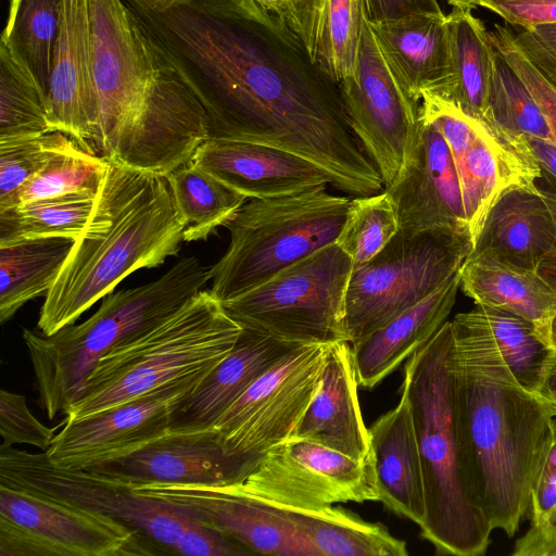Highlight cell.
<instances>
[{"label":"cell","mask_w":556,"mask_h":556,"mask_svg":"<svg viewBox=\"0 0 556 556\" xmlns=\"http://www.w3.org/2000/svg\"><path fill=\"white\" fill-rule=\"evenodd\" d=\"M232 484L287 509L317 510L336 503L379 502L374 456L356 460L295 437L275 445L242 482Z\"/></svg>","instance_id":"15"},{"label":"cell","mask_w":556,"mask_h":556,"mask_svg":"<svg viewBox=\"0 0 556 556\" xmlns=\"http://www.w3.org/2000/svg\"><path fill=\"white\" fill-rule=\"evenodd\" d=\"M390 70L416 101L425 91L441 92L452 78L446 15L417 13L369 22Z\"/></svg>","instance_id":"25"},{"label":"cell","mask_w":556,"mask_h":556,"mask_svg":"<svg viewBox=\"0 0 556 556\" xmlns=\"http://www.w3.org/2000/svg\"><path fill=\"white\" fill-rule=\"evenodd\" d=\"M300 343L241 328L227 356L174 406L169 429L199 431L213 428L232 403L261 376Z\"/></svg>","instance_id":"22"},{"label":"cell","mask_w":556,"mask_h":556,"mask_svg":"<svg viewBox=\"0 0 556 556\" xmlns=\"http://www.w3.org/2000/svg\"><path fill=\"white\" fill-rule=\"evenodd\" d=\"M453 329L445 321L407 359L401 387L409 401L421 458L426 517L420 535L438 555L478 556L492 527L473 491L454 396Z\"/></svg>","instance_id":"5"},{"label":"cell","mask_w":556,"mask_h":556,"mask_svg":"<svg viewBox=\"0 0 556 556\" xmlns=\"http://www.w3.org/2000/svg\"><path fill=\"white\" fill-rule=\"evenodd\" d=\"M211 267L195 256H182L159 279L112 292L97 312L78 325L46 336L23 329L39 405L54 419L76 402L99 361L119 342L172 316L211 279Z\"/></svg>","instance_id":"6"},{"label":"cell","mask_w":556,"mask_h":556,"mask_svg":"<svg viewBox=\"0 0 556 556\" xmlns=\"http://www.w3.org/2000/svg\"><path fill=\"white\" fill-rule=\"evenodd\" d=\"M526 56L556 83V23L513 31Z\"/></svg>","instance_id":"47"},{"label":"cell","mask_w":556,"mask_h":556,"mask_svg":"<svg viewBox=\"0 0 556 556\" xmlns=\"http://www.w3.org/2000/svg\"><path fill=\"white\" fill-rule=\"evenodd\" d=\"M199 383H172L64 422L46 454L52 464L67 469H91L131 454L169 429L174 406Z\"/></svg>","instance_id":"17"},{"label":"cell","mask_w":556,"mask_h":556,"mask_svg":"<svg viewBox=\"0 0 556 556\" xmlns=\"http://www.w3.org/2000/svg\"><path fill=\"white\" fill-rule=\"evenodd\" d=\"M358 386L352 345L348 341L331 343L320 386L292 437L319 443L356 460L371 457Z\"/></svg>","instance_id":"23"},{"label":"cell","mask_w":556,"mask_h":556,"mask_svg":"<svg viewBox=\"0 0 556 556\" xmlns=\"http://www.w3.org/2000/svg\"><path fill=\"white\" fill-rule=\"evenodd\" d=\"M489 112L494 125L513 137L555 141L548 123L528 87L495 49L489 89Z\"/></svg>","instance_id":"39"},{"label":"cell","mask_w":556,"mask_h":556,"mask_svg":"<svg viewBox=\"0 0 556 556\" xmlns=\"http://www.w3.org/2000/svg\"><path fill=\"white\" fill-rule=\"evenodd\" d=\"M0 484L111 516L172 554L197 523L177 507L136 492L128 481L89 469L59 467L45 451L29 453L1 444Z\"/></svg>","instance_id":"13"},{"label":"cell","mask_w":556,"mask_h":556,"mask_svg":"<svg viewBox=\"0 0 556 556\" xmlns=\"http://www.w3.org/2000/svg\"><path fill=\"white\" fill-rule=\"evenodd\" d=\"M338 86L348 122L389 188L417 144L420 104L405 92L390 70L367 16L354 72Z\"/></svg>","instance_id":"14"},{"label":"cell","mask_w":556,"mask_h":556,"mask_svg":"<svg viewBox=\"0 0 556 556\" xmlns=\"http://www.w3.org/2000/svg\"><path fill=\"white\" fill-rule=\"evenodd\" d=\"M98 127L109 163L166 177L210 138L204 108L123 0H89Z\"/></svg>","instance_id":"2"},{"label":"cell","mask_w":556,"mask_h":556,"mask_svg":"<svg viewBox=\"0 0 556 556\" xmlns=\"http://www.w3.org/2000/svg\"><path fill=\"white\" fill-rule=\"evenodd\" d=\"M555 235L552 213L540 190L515 189L492 207L473 251L535 270Z\"/></svg>","instance_id":"28"},{"label":"cell","mask_w":556,"mask_h":556,"mask_svg":"<svg viewBox=\"0 0 556 556\" xmlns=\"http://www.w3.org/2000/svg\"><path fill=\"white\" fill-rule=\"evenodd\" d=\"M400 230L395 205L388 192L351 200L337 244L353 269L372 260Z\"/></svg>","instance_id":"41"},{"label":"cell","mask_w":556,"mask_h":556,"mask_svg":"<svg viewBox=\"0 0 556 556\" xmlns=\"http://www.w3.org/2000/svg\"><path fill=\"white\" fill-rule=\"evenodd\" d=\"M530 527L520 536L514 556H556V417L553 442L531 493Z\"/></svg>","instance_id":"42"},{"label":"cell","mask_w":556,"mask_h":556,"mask_svg":"<svg viewBox=\"0 0 556 556\" xmlns=\"http://www.w3.org/2000/svg\"><path fill=\"white\" fill-rule=\"evenodd\" d=\"M64 0H10L0 45L47 96Z\"/></svg>","instance_id":"34"},{"label":"cell","mask_w":556,"mask_h":556,"mask_svg":"<svg viewBox=\"0 0 556 556\" xmlns=\"http://www.w3.org/2000/svg\"><path fill=\"white\" fill-rule=\"evenodd\" d=\"M263 10L283 21L294 33L301 0H252Z\"/></svg>","instance_id":"51"},{"label":"cell","mask_w":556,"mask_h":556,"mask_svg":"<svg viewBox=\"0 0 556 556\" xmlns=\"http://www.w3.org/2000/svg\"><path fill=\"white\" fill-rule=\"evenodd\" d=\"M494 49L526 84L542 113L544 114L556 141V83L536 67L516 43L513 31L494 24L489 30Z\"/></svg>","instance_id":"44"},{"label":"cell","mask_w":556,"mask_h":556,"mask_svg":"<svg viewBox=\"0 0 556 556\" xmlns=\"http://www.w3.org/2000/svg\"><path fill=\"white\" fill-rule=\"evenodd\" d=\"M473 251L467 230H399L372 260L352 270L345 295L346 341L355 345L418 304L454 274Z\"/></svg>","instance_id":"9"},{"label":"cell","mask_w":556,"mask_h":556,"mask_svg":"<svg viewBox=\"0 0 556 556\" xmlns=\"http://www.w3.org/2000/svg\"><path fill=\"white\" fill-rule=\"evenodd\" d=\"M542 176L527 139H508L489 127L480 130L458 170L473 247L495 203L515 189L538 190Z\"/></svg>","instance_id":"24"},{"label":"cell","mask_w":556,"mask_h":556,"mask_svg":"<svg viewBox=\"0 0 556 556\" xmlns=\"http://www.w3.org/2000/svg\"><path fill=\"white\" fill-rule=\"evenodd\" d=\"M534 394L556 417V349H552L545 361Z\"/></svg>","instance_id":"50"},{"label":"cell","mask_w":556,"mask_h":556,"mask_svg":"<svg viewBox=\"0 0 556 556\" xmlns=\"http://www.w3.org/2000/svg\"><path fill=\"white\" fill-rule=\"evenodd\" d=\"M330 344H302L255 380L215 424L224 453L243 480L292 437L316 394Z\"/></svg>","instance_id":"11"},{"label":"cell","mask_w":556,"mask_h":556,"mask_svg":"<svg viewBox=\"0 0 556 556\" xmlns=\"http://www.w3.org/2000/svg\"><path fill=\"white\" fill-rule=\"evenodd\" d=\"M49 123L88 152L98 127L89 0H64L47 91ZM96 154V153H94Z\"/></svg>","instance_id":"18"},{"label":"cell","mask_w":556,"mask_h":556,"mask_svg":"<svg viewBox=\"0 0 556 556\" xmlns=\"http://www.w3.org/2000/svg\"><path fill=\"white\" fill-rule=\"evenodd\" d=\"M451 5L458 8L464 0H446Z\"/></svg>","instance_id":"54"},{"label":"cell","mask_w":556,"mask_h":556,"mask_svg":"<svg viewBox=\"0 0 556 556\" xmlns=\"http://www.w3.org/2000/svg\"><path fill=\"white\" fill-rule=\"evenodd\" d=\"M379 502L419 527L426 517L421 458L407 395L369 428Z\"/></svg>","instance_id":"26"},{"label":"cell","mask_w":556,"mask_h":556,"mask_svg":"<svg viewBox=\"0 0 556 556\" xmlns=\"http://www.w3.org/2000/svg\"><path fill=\"white\" fill-rule=\"evenodd\" d=\"M452 78L438 94L468 116L486 125L495 134L514 140L497 128L489 112V89L494 48L483 22L471 9L455 8L446 15ZM433 93V92H432Z\"/></svg>","instance_id":"30"},{"label":"cell","mask_w":556,"mask_h":556,"mask_svg":"<svg viewBox=\"0 0 556 556\" xmlns=\"http://www.w3.org/2000/svg\"><path fill=\"white\" fill-rule=\"evenodd\" d=\"M241 327L208 290L108 352L65 412L76 421L172 383H199L233 348Z\"/></svg>","instance_id":"7"},{"label":"cell","mask_w":556,"mask_h":556,"mask_svg":"<svg viewBox=\"0 0 556 556\" xmlns=\"http://www.w3.org/2000/svg\"><path fill=\"white\" fill-rule=\"evenodd\" d=\"M460 288V270L413 307L352 345L358 384L372 389L428 342L446 321Z\"/></svg>","instance_id":"27"},{"label":"cell","mask_w":556,"mask_h":556,"mask_svg":"<svg viewBox=\"0 0 556 556\" xmlns=\"http://www.w3.org/2000/svg\"><path fill=\"white\" fill-rule=\"evenodd\" d=\"M451 324L455 412L473 491L492 529L511 538L529 516L554 416L513 375L477 306Z\"/></svg>","instance_id":"3"},{"label":"cell","mask_w":556,"mask_h":556,"mask_svg":"<svg viewBox=\"0 0 556 556\" xmlns=\"http://www.w3.org/2000/svg\"><path fill=\"white\" fill-rule=\"evenodd\" d=\"M477 7L521 29L556 23V0H464L458 8Z\"/></svg>","instance_id":"46"},{"label":"cell","mask_w":556,"mask_h":556,"mask_svg":"<svg viewBox=\"0 0 556 556\" xmlns=\"http://www.w3.org/2000/svg\"><path fill=\"white\" fill-rule=\"evenodd\" d=\"M184 222L166 177L109 163L90 217L45 296L37 328L74 324L127 276L177 255Z\"/></svg>","instance_id":"4"},{"label":"cell","mask_w":556,"mask_h":556,"mask_svg":"<svg viewBox=\"0 0 556 556\" xmlns=\"http://www.w3.org/2000/svg\"><path fill=\"white\" fill-rule=\"evenodd\" d=\"M352 270L350 257L333 243L220 304L241 328L280 340L300 344L346 341L345 295Z\"/></svg>","instance_id":"10"},{"label":"cell","mask_w":556,"mask_h":556,"mask_svg":"<svg viewBox=\"0 0 556 556\" xmlns=\"http://www.w3.org/2000/svg\"><path fill=\"white\" fill-rule=\"evenodd\" d=\"M108 166V161L86 151L70 136L62 134L43 167L21 188L4 208L68 193L97 194Z\"/></svg>","instance_id":"37"},{"label":"cell","mask_w":556,"mask_h":556,"mask_svg":"<svg viewBox=\"0 0 556 556\" xmlns=\"http://www.w3.org/2000/svg\"><path fill=\"white\" fill-rule=\"evenodd\" d=\"M368 22L399 18L417 13H442L438 0H365Z\"/></svg>","instance_id":"48"},{"label":"cell","mask_w":556,"mask_h":556,"mask_svg":"<svg viewBox=\"0 0 556 556\" xmlns=\"http://www.w3.org/2000/svg\"><path fill=\"white\" fill-rule=\"evenodd\" d=\"M539 336L552 348L556 349V313L548 319Z\"/></svg>","instance_id":"53"},{"label":"cell","mask_w":556,"mask_h":556,"mask_svg":"<svg viewBox=\"0 0 556 556\" xmlns=\"http://www.w3.org/2000/svg\"><path fill=\"white\" fill-rule=\"evenodd\" d=\"M477 307L513 375L534 393L552 348L523 317L500 308Z\"/></svg>","instance_id":"40"},{"label":"cell","mask_w":556,"mask_h":556,"mask_svg":"<svg viewBox=\"0 0 556 556\" xmlns=\"http://www.w3.org/2000/svg\"><path fill=\"white\" fill-rule=\"evenodd\" d=\"M51 131L46 93L0 45V140Z\"/></svg>","instance_id":"38"},{"label":"cell","mask_w":556,"mask_h":556,"mask_svg":"<svg viewBox=\"0 0 556 556\" xmlns=\"http://www.w3.org/2000/svg\"><path fill=\"white\" fill-rule=\"evenodd\" d=\"M96 194L78 192L0 210V245L38 238L75 239L91 215Z\"/></svg>","instance_id":"36"},{"label":"cell","mask_w":556,"mask_h":556,"mask_svg":"<svg viewBox=\"0 0 556 556\" xmlns=\"http://www.w3.org/2000/svg\"><path fill=\"white\" fill-rule=\"evenodd\" d=\"M365 16V0H301L295 34L337 84L354 72Z\"/></svg>","instance_id":"31"},{"label":"cell","mask_w":556,"mask_h":556,"mask_svg":"<svg viewBox=\"0 0 556 556\" xmlns=\"http://www.w3.org/2000/svg\"><path fill=\"white\" fill-rule=\"evenodd\" d=\"M460 288L476 305L500 308L531 321L538 333L556 313V293L535 270L472 251L460 269Z\"/></svg>","instance_id":"29"},{"label":"cell","mask_w":556,"mask_h":556,"mask_svg":"<svg viewBox=\"0 0 556 556\" xmlns=\"http://www.w3.org/2000/svg\"><path fill=\"white\" fill-rule=\"evenodd\" d=\"M191 161L248 199L285 197L331 184L313 162L255 142L210 137Z\"/></svg>","instance_id":"20"},{"label":"cell","mask_w":556,"mask_h":556,"mask_svg":"<svg viewBox=\"0 0 556 556\" xmlns=\"http://www.w3.org/2000/svg\"><path fill=\"white\" fill-rule=\"evenodd\" d=\"M56 428L41 424L28 408L24 395L0 391V435L3 445L30 444L46 452L56 435Z\"/></svg>","instance_id":"45"},{"label":"cell","mask_w":556,"mask_h":556,"mask_svg":"<svg viewBox=\"0 0 556 556\" xmlns=\"http://www.w3.org/2000/svg\"><path fill=\"white\" fill-rule=\"evenodd\" d=\"M159 546L101 513L0 484V556H130Z\"/></svg>","instance_id":"12"},{"label":"cell","mask_w":556,"mask_h":556,"mask_svg":"<svg viewBox=\"0 0 556 556\" xmlns=\"http://www.w3.org/2000/svg\"><path fill=\"white\" fill-rule=\"evenodd\" d=\"M386 192L395 205L401 230L452 228L468 231L451 150L439 129L421 116L415 150Z\"/></svg>","instance_id":"19"},{"label":"cell","mask_w":556,"mask_h":556,"mask_svg":"<svg viewBox=\"0 0 556 556\" xmlns=\"http://www.w3.org/2000/svg\"><path fill=\"white\" fill-rule=\"evenodd\" d=\"M351 200L326 186L268 199H251L226 223L227 251L210 270V293L220 303L266 282L281 270L333 244Z\"/></svg>","instance_id":"8"},{"label":"cell","mask_w":556,"mask_h":556,"mask_svg":"<svg viewBox=\"0 0 556 556\" xmlns=\"http://www.w3.org/2000/svg\"><path fill=\"white\" fill-rule=\"evenodd\" d=\"M287 509V508H286ZM318 556H406V543L380 522H369L342 507L287 509Z\"/></svg>","instance_id":"33"},{"label":"cell","mask_w":556,"mask_h":556,"mask_svg":"<svg viewBox=\"0 0 556 556\" xmlns=\"http://www.w3.org/2000/svg\"><path fill=\"white\" fill-rule=\"evenodd\" d=\"M166 179L185 225V242L206 240L248 199L192 161L169 173Z\"/></svg>","instance_id":"35"},{"label":"cell","mask_w":556,"mask_h":556,"mask_svg":"<svg viewBox=\"0 0 556 556\" xmlns=\"http://www.w3.org/2000/svg\"><path fill=\"white\" fill-rule=\"evenodd\" d=\"M75 239L49 237L0 245V321H9L28 301L47 295Z\"/></svg>","instance_id":"32"},{"label":"cell","mask_w":556,"mask_h":556,"mask_svg":"<svg viewBox=\"0 0 556 556\" xmlns=\"http://www.w3.org/2000/svg\"><path fill=\"white\" fill-rule=\"evenodd\" d=\"M543 182L539 180V190L547 204L556 228V182L543 173ZM536 274L556 293V235L549 250L539 263Z\"/></svg>","instance_id":"49"},{"label":"cell","mask_w":556,"mask_h":556,"mask_svg":"<svg viewBox=\"0 0 556 556\" xmlns=\"http://www.w3.org/2000/svg\"><path fill=\"white\" fill-rule=\"evenodd\" d=\"M123 1L201 102L210 137L298 154L351 194L381 190L338 84L283 21L252 0Z\"/></svg>","instance_id":"1"},{"label":"cell","mask_w":556,"mask_h":556,"mask_svg":"<svg viewBox=\"0 0 556 556\" xmlns=\"http://www.w3.org/2000/svg\"><path fill=\"white\" fill-rule=\"evenodd\" d=\"M130 484L136 492L177 507L197 522L236 540L253 554L318 556L286 508L253 496L236 484Z\"/></svg>","instance_id":"16"},{"label":"cell","mask_w":556,"mask_h":556,"mask_svg":"<svg viewBox=\"0 0 556 556\" xmlns=\"http://www.w3.org/2000/svg\"><path fill=\"white\" fill-rule=\"evenodd\" d=\"M131 483L232 484L243 481L228 457L215 428L199 431L168 429L131 454L91 468Z\"/></svg>","instance_id":"21"},{"label":"cell","mask_w":556,"mask_h":556,"mask_svg":"<svg viewBox=\"0 0 556 556\" xmlns=\"http://www.w3.org/2000/svg\"><path fill=\"white\" fill-rule=\"evenodd\" d=\"M61 131L39 137L0 140V208L46 164L55 150Z\"/></svg>","instance_id":"43"},{"label":"cell","mask_w":556,"mask_h":556,"mask_svg":"<svg viewBox=\"0 0 556 556\" xmlns=\"http://www.w3.org/2000/svg\"><path fill=\"white\" fill-rule=\"evenodd\" d=\"M527 140L543 173L556 182V142L539 138Z\"/></svg>","instance_id":"52"}]
</instances>
